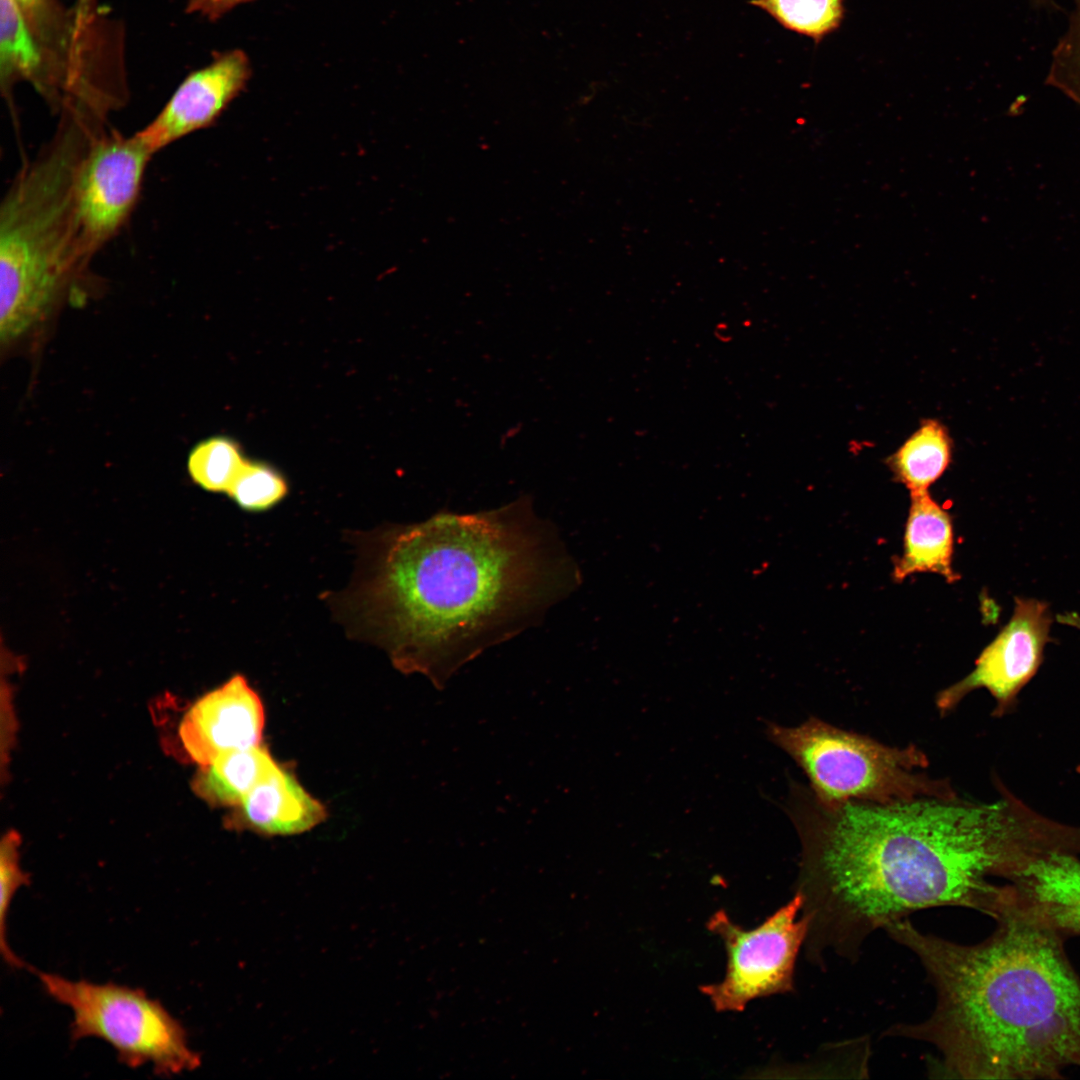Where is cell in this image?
<instances>
[{"label":"cell","instance_id":"cell-19","mask_svg":"<svg viewBox=\"0 0 1080 1080\" xmlns=\"http://www.w3.org/2000/svg\"><path fill=\"white\" fill-rule=\"evenodd\" d=\"M288 492L282 474L264 462L246 460L227 495L248 512H263L281 502Z\"/></svg>","mask_w":1080,"mask_h":1080},{"label":"cell","instance_id":"cell-12","mask_svg":"<svg viewBox=\"0 0 1080 1080\" xmlns=\"http://www.w3.org/2000/svg\"><path fill=\"white\" fill-rule=\"evenodd\" d=\"M264 722L260 697L236 674L190 707L179 737L189 758L202 767L223 754L259 745Z\"/></svg>","mask_w":1080,"mask_h":1080},{"label":"cell","instance_id":"cell-4","mask_svg":"<svg viewBox=\"0 0 1080 1080\" xmlns=\"http://www.w3.org/2000/svg\"><path fill=\"white\" fill-rule=\"evenodd\" d=\"M54 134L13 178L0 206V336L9 343L42 320L94 257L78 222L76 174L106 123L59 113Z\"/></svg>","mask_w":1080,"mask_h":1080},{"label":"cell","instance_id":"cell-18","mask_svg":"<svg viewBox=\"0 0 1080 1080\" xmlns=\"http://www.w3.org/2000/svg\"><path fill=\"white\" fill-rule=\"evenodd\" d=\"M246 460L234 440L214 436L193 447L187 469L192 480L204 490L227 493Z\"/></svg>","mask_w":1080,"mask_h":1080},{"label":"cell","instance_id":"cell-22","mask_svg":"<svg viewBox=\"0 0 1080 1080\" xmlns=\"http://www.w3.org/2000/svg\"><path fill=\"white\" fill-rule=\"evenodd\" d=\"M12 2L37 37L54 36L68 23L69 16L57 0H12Z\"/></svg>","mask_w":1080,"mask_h":1080},{"label":"cell","instance_id":"cell-13","mask_svg":"<svg viewBox=\"0 0 1080 1080\" xmlns=\"http://www.w3.org/2000/svg\"><path fill=\"white\" fill-rule=\"evenodd\" d=\"M325 816L324 806L278 766L235 807L231 824L264 835H294L312 829Z\"/></svg>","mask_w":1080,"mask_h":1080},{"label":"cell","instance_id":"cell-1","mask_svg":"<svg viewBox=\"0 0 1080 1080\" xmlns=\"http://www.w3.org/2000/svg\"><path fill=\"white\" fill-rule=\"evenodd\" d=\"M353 539L352 580L330 599L336 616L352 637L384 649L400 671L425 675L439 689L581 582L555 529L527 496Z\"/></svg>","mask_w":1080,"mask_h":1080},{"label":"cell","instance_id":"cell-24","mask_svg":"<svg viewBox=\"0 0 1080 1080\" xmlns=\"http://www.w3.org/2000/svg\"><path fill=\"white\" fill-rule=\"evenodd\" d=\"M1031 1L1033 3H1035V4H1037V5H1044V4H1048L1051 0H1031Z\"/></svg>","mask_w":1080,"mask_h":1080},{"label":"cell","instance_id":"cell-7","mask_svg":"<svg viewBox=\"0 0 1080 1080\" xmlns=\"http://www.w3.org/2000/svg\"><path fill=\"white\" fill-rule=\"evenodd\" d=\"M803 898L795 893L761 924L745 929L724 911L715 912L707 929L720 937L726 952V970L720 982L700 991L717 1012H741L757 998L794 991L798 954L804 946L809 922L798 913Z\"/></svg>","mask_w":1080,"mask_h":1080},{"label":"cell","instance_id":"cell-23","mask_svg":"<svg viewBox=\"0 0 1080 1080\" xmlns=\"http://www.w3.org/2000/svg\"><path fill=\"white\" fill-rule=\"evenodd\" d=\"M253 0H187L186 11L216 21L239 4Z\"/></svg>","mask_w":1080,"mask_h":1080},{"label":"cell","instance_id":"cell-14","mask_svg":"<svg viewBox=\"0 0 1080 1080\" xmlns=\"http://www.w3.org/2000/svg\"><path fill=\"white\" fill-rule=\"evenodd\" d=\"M904 551L894 565L897 581L917 572H932L948 583L959 579L952 568L953 528L949 514L927 491L911 492Z\"/></svg>","mask_w":1080,"mask_h":1080},{"label":"cell","instance_id":"cell-3","mask_svg":"<svg viewBox=\"0 0 1080 1080\" xmlns=\"http://www.w3.org/2000/svg\"><path fill=\"white\" fill-rule=\"evenodd\" d=\"M990 917L996 928L975 944L907 918L884 928L917 956L936 993L928 1018L884 1035L933 1046L947 1077L1062 1079L1080 1069V976L1066 939L998 899Z\"/></svg>","mask_w":1080,"mask_h":1080},{"label":"cell","instance_id":"cell-20","mask_svg":"<svg viewBox=\"0 0 1080 1080\" xmlns=\"http://www.w3.org/2000/svg\"><path fill=\"white\" fill-rule=\"evenodd\" d=\"M1073 1L1068 28L1052 52L1046 84L1080 105V0Z\"/></svg>","mask_w":1080,"mask_h":1080},{"label":"cell","instance_id":"cell-6","mask_svg":"<svg viewBox=\"0 0 1080 1080\" xmlns=\"http://www.w3.org/2000/svg\"><path fill=\"white\" fill-rule=\"evenodd\" d=\"M44 992L72 1011L73 1042L97 1038L108 1043L129 1068L150 1064L155 1074L171 1077L193 1071L201 1056L183 1025L145 991L115 983L70 980L36 971Z\"/></svg>","mask_w":1080,"mask_h":1080},{"label":"cell","instance_id":"cell-21","mask_svg":"<svg viewBox=\"0 0 1080 1080\" xmlns=\"http://www.w3.org/2000/svg\"><path fill=\"white\" fill-rule=\"evenodd\" d=\"M19 838L11 832L3 838L0 850V944L1 954L6 963L14 968L25 966L9 947L7 941V918L10 905L18 889L29 883L28 875L22 871L18 854Z\"/></svg>","mask_w":1080,"mask_h":1080},{"label":"cell","instance_id":"cell-8","mask_svg":"<svg viewBox=\"0 0 1080 1080\" xmlns=\"http://www.w3.org/2000/svg\"><path fill=\"white\" fill-rule=\"evenodd\" d=\"M153 155L136 133L105 127L92 139L77 170L75 197L82 239L93 256L128 222Z\"/></svg>","mask_w":1080,"mask_h":1080},{"label":"cell","instance_id":"cell-17","mask_svg":"<svg viewBox=\"0 0 1080 1080\" xmlns=\"http://www.w3.org/2000/svg\"><path fill=\"white\" fill-rule=\"evenodd\" d=\"M783 28L815 43L837 30L844 18V0H750Z\"/></svg>","mask_w":1080,"mask_h":1080},{"label":"cell","instance_id":"cell-16","mask_svg":"<svg viewBox=\"0 0 1080 1080\" xmlns=\"http://www.w3.org/2000/svg\"><path fill=\"white\" fill-rule=\"evenodd\" d=\"M952 455L948 431L937 420H926L889 457L895 479L911 492L927 491L947 469Z\"/></svg>","mask_w":1080,"mask_h":1080},{"label":"cell","instance_id":"cell-10","mask_svg":"<svg viewBox=\"0 0 1080 1080\" xmlns=\"http://www.w3.org/2000/svg\"><path fill=\"white\" fill-rule=\"evenodd\" d=\"M251 75L244 51L216 53L212 62L184 78L158 114L136 132L137 136L156 154L175 141L209 128L246 88Z\"/></svg>","mask_w":1080,"mask_h":1080},{"label":"cell","instance_id":"cell-15","mask_svg":"<svg viewBox=\"0 0 1080 1080\" xmlns=\"http://www.w3.org/2000/svg\"><path fill=\"white\" fill-rule=\"evenodd\" d=\"M278 766L265 747L255 745L223 754L200 767L193 788L209 804L235 808Z\"/></svg>","mask_w":1080,"mask_h":1080},{"label":"cell","instance_id":"cell-11","mask_svg":"<svg viewBox=\"0 0 1080 1080\" xmlns=\"http://www.w3.org/2000/svg\"><path fill=\"white\" fill-rule=\"evenodd\" d=\"M999 899L1067 939L1080 936V858L1048 847L1020 858L1004 877Z\"/></svg>","mask_w":1080,"mask_h":1080},{"label":"cell","instance_id":"cell-5","mask_svg":"<svg viewBox=\"0 0 1080 1080\" xmlns=\"http://www.w3.org/2000/svg\"><path fill=\"white\" fill-rule=\"evenodd\" d=\"M767 735L803 770L812 794L826 806L958 796L948 779L919 771L929 760L915 745L889 746L817 717L792 727L770 722Z\"/></svg>","mask_w":1080,"mask_h":1080},{"label":"cell","instance_id":"cell-9","mask_svg":"<svg viewBox=\"0 0 1080 1080\" xmlns=\"http://www.w3.org/2000/svg\"><path fill=\"white\" fill-rule=\"evenodd\" d=\"M1051 624L1045 602L1017 597L1011 619L979 655L974 670L939 692V711L945 715L971 691L984 688L996 701L993 713L1007 712L1040 667Z\"/></svg>","mask_w":1080,"mask_h":1080},{"label":"cell","instance_id":"cell-2","mask_svg":"<svg viewBox=\"0 0 1080 1080\" xmlns=\"http://www.w3.org/2000/svg\"><path fill=\"white\" fill-rule=\"evenodd\" d=\"M801 844L795 893L809 922L806 958L856 960L874 931L916 911L956 906L990 916L1002 878L1044 842L1047 825L1011 799L924 797L826 806L794 785Z\"/></svg>","mask_w":1080,"mask_h":1080}]
</instances>
